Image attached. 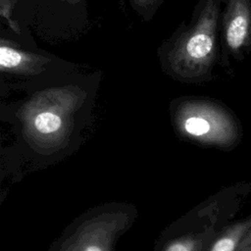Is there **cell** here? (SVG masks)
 I'll return each mask as SVG.
<instances>
[{
	"instance_id": "obj_1",
	"label": "cell",
	"mask_w": 251,
	"mask_h": 251,
	"mask_svg": "<svg viewBox=\"0 0 251 251\" xmlns=\"http://www.w3.org/2000/svg\"><path fill=\"white\" fill-rule=\"evenodd\" d=\"M85 95L75 87L50 88L34 94L16 114V145L25 160L45 166L79 146L87 127L78 116Z\"/></svg>"
},
{
	"instance_id": "obj_2",
	"label": "cell",
	"mask_w": 251,
	"mask_h": 251,
	"mask_svg": "<svg viewBox=\"0 0 251 251\" xmlns=\"http://www.w3.org/2000/svg\"><path fill=\"white\" fill-rule=\"evenodd\" d=\"M251 183H236L215 193L171 224L154 251H206L218 232L239 211Z\"/></svg>"
},
{
	"instance_id": "obj_3",
	"label": "cell",
	"mask_w": 251,
	"mask_h": 251,
	"mask_svg": "<svg viewBox=\"0 0 251 251\" xmlns=\"http://www.w3.org/2000/svg\"><path fill=\"white\" fill-rule=\"evenodd\" d=\"M136 217L137 210L129 203L111 202L93 207L75 218L48 251H114Z\"/></svg>"
},
{
	"instance_id": "obj_4",
	"label": "cell",
	"mask_w": 251,
	"mask_h": 251,
	"mask_svg": "<svg viewBox=\"0 0 251 251\" xmlns=\"http://www.w3.org/2000/svg\"><path fill=\"white\" fill-rule=\"evenodd\" d=\"M177 134L201 146L232 149L241 141L242 126L226 107L210 100L188 99L172 112Z\"/></svg>"
},
{
	"instance_id": "obj_5",
	"label": "cell",
	"mask_w": 251,
	"mask_h": 251,
	"mask_svg": "<svg viewBox=\"0 0 251 251\" xmlns=\"http://www.w3.org/2000/svg\"><path fill=\"white\" fill-rule=\"evenodd\" d=\"M219 13L218 0H210L193 26L175 52V63L186 75H195L212 60Z\"/></svg>"
},
{
	"instance_id": "obj_6",
	"label": "cell",
	"mask_w": 251,
	"mask_h": 251,
	"mask_svg": "<svg viewBox=\"0 0 251 251\" xmlns=\"http://www.w3.org/2000/svg\"><path fill=\"white\" fill-rule=\"evenodd\" d=\"M251 31V1L228 0L225 18V36L227 46L239 50L249 38Z\"/></svg>"
},
{
	"instance_id": "obj_7",
	"label": "cell",
	"mask_w": 251,
	"mask_h": 251,
	"mask_svg": "<svg viewBox=\"0 0 251 251\" xmlns=\"http://www.w3.org/2000/svg\"><path fill=\"white\" fill-rule=\"evenodd\" d=\"M250 229L251 215L235 222L231 221L218 232L206 251H237Z\"/></svg>"
},
{
	"instance_id": "obj_8",
	"label": "cell",
	"mask_w": 251,
	"mask_h": 251,
	"mask_svg": "<svg viewBox=\"0 0 251 251\" xmlns=\"http://www.w3.org/2000/svg\"><path fill=\"white\" fill-rule=\"evenodd\" d=\"M38 58L21 52L9 45L0 46V67L2 71L30 73L37 65Z\"/></svg>"
},
{
	"instance_id": "obj_9",
	"label": "cell",
	"mask_w": 251,
	"mask_h": 251,
	"mask_svg": "<svg viewBox=\"0 0 251 251\" xmlns=\"http://www.w3.org/2000/svg\"><path fill=\"white\" fill-rule=\"evenodd\" d=\"M0 1H1V15H2V17H4L8 21L10 26L15 31L19 32V28L17 26V24H15V22H13L11 20V12H10L11 11V4H10V0H0Z\"/></svg>"
},
{
	"instance_id": "obj_10",
	"label": "cell",
	"mask_w": 251,
	"mask_h": 251,
	"mask_svg": "<svg viewBox=\"0 0 251 251\" xmlns=\"http://www.w3.org/2000/svg\"><path fill=\"white\" fill-rule=\"evenodd\" d=\"M249 245H251V229L247 232V234L245 235V237L243 238V240L241 241V243H240V245H239V248H238V250L239 249H243V248H246L247 246H249ZM237 250V251H238Z\"/></svg>"
},
{
	"instance_id": "obj_11",
	"label": "cell",
	"mask_w": 251,
	"mask_h": 251,
	"mask_svg": "<svg viewBox=\"0 0 251 251\" xmlns=\"http://www.w3.org/2000/svg\"><path fill=\"white\" fill-rule=\"evenodd\" d=\"M238 251H251V245L247 246L246 248H243V249H239Z\"/></svg>"
}]
</instances>
